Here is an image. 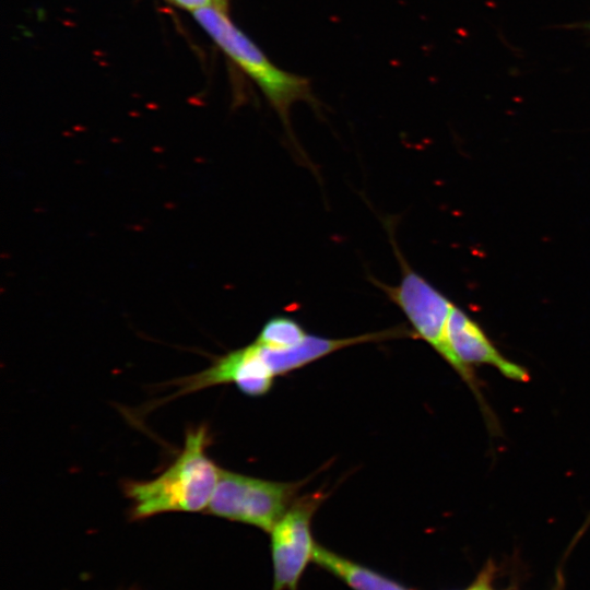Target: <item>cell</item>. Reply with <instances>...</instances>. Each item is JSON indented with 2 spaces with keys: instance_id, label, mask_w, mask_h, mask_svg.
<instances>
[{
  "instance_id": "1",
  "label": "cell",
  "mask_w": 590,
  "mask_h": 590,
  "mask_svg": "<svg viewBox=\"0 0 590 590\" xmlns=\"http://www.w3.org/2000/svg\"><path fill=\"white\" fill-rule=\"evenodd\" d=\"M209 444L205 425L190 428L182 450L157 477L123 481V494L131 502L130 518L142 520L164 512L206 510L222 470L208 456Z\"/></svg>"
},
{
  "instance_id": "2",
  "label": "cell",
  "mask_w": 590,
  "mask_h": 590,
  "mask_svg": "<svg viewBox=\"0 0 590 590\" xmlns=\"http://www.w3.org/2000/svg\"><path fill=\"white\" fill-rule=\"evenodd\" d=\"M387 228L401 268V279L397 285L374 278L370 281L402 310L414 335L428 343L455 369L481 403L487 421H492L475 374L457 358L447 340V323L455 304L408 263L392 237L391 226L387 225Z\"/></svg>"
},
{
  "instance_id": "3",
  "label": "cell",
  "mask_w": 590,
  "mask_h": 590,
  "mask_svg": "<svg viewBox=\"0 0 590 590\" xmlns=\"http://www.w3.org/2000/svg\"><path fill=\"white\" fill-rule=\"evenodd\" d=\"M194 19L213 40L256 82L288 128L290 109L298 101H311L306 79L273 64L266 55L215 9L193 11Z\"/></svg>"
},
{
  "instance_id": "4",
  "label": "cell",
  "mask_w": 590,
  "mask_h": 590,
  "mask_svg": "<svg viewBox=\"0 0 590 590\" xmlns=\"http://www.w3.org/2000/svg\"><path fill=\"white\" fill-rule=\"evenodd\" d=\"M304 483L269 481L222 469L205 512L271 532Z\"/></svg>"
},
{
  "instance_id": "5",
  "label": "cell",
  "mask_w": 590,
  "mask_h": 590,
  "mask_svg": "<svg viewBox=\"0 0 590 590\" xmlns=\"http://www.w3.org/2000/svg\"><path fill=\"white\" fill-rule=\"evenodd\" d=\"M324 497L322 492L296 497L270 532L273 590H296L308 562L312 560L316 543L310 524Z\"/></svg>"
},
{
  "instance_id": "6",
  "label": "cell",
  "mask_w": 590,
  "mask_h": 590,
  "mask_svg": "<svg viewBox=\"0 0 590 590\" xmlns=\"http://www.w3.org/2000/svg\"><path fill=\"white\" fill-rule=\"evenodd\" d=\"M274 377L262 357L260 346L252 342L216 357L211 366L200 373L174 381L179 389L170 398L225 384L236 385L247 396L260 397L270 391Z\"/></svg>"
},
{
  "instance_id": "7",
  "label": "cell",
  "mask_w": 590,
  "mask_h": 590,
  "mask_svg": "<svg viewBox=\"0 0 590 590\" xmlns=\"http://www.w3.org/2000/svg\"><path fill=\"white\" fill-rule=\"evenodd\" d=\"M447 340L453 354L467 367L489 365L508 379L530 380L528 370L505 357L481 326L457 305H453L448 319Z\"/></svg>"
},
{
  "instance_id": "8",
  "label": "cell",
  "mask_w": 590,
  "mask_h": 590,
  "mask_svg": "<svg viewBox=\"0 0 590 590\" xmlns=\"http://www.w3.org/2000/svg\"><path fill=\"white\" fill-rule=\"evenodd\" d=\"M401 337H414V334L412 331L406 330L402 326L380 332H373L350 338L335 339L307 334L299 344L286 350H272L260 344L259 346L263 359L274 376H282L295 369L302 368L305 365L343 347Z\"/></svg>"
},
{
  "instance_id": "9",
  "label": "cell",
  "mask_w": 590,
  "mask_h": 590,
  "mask_svg": "<svg viewBox=\"0 0 590 590\" xmlns=\"http://www.w3.org/2000/svg\"><path fill=\"white\" fill-rule=\"evenodd\" d=\"M312 560L353 590H410L394 580L316 544Z\"/></svg>"
},
{
  "instance_id": "10",
  "label": "cell",
  "mask_w": 590,
  "mask_h": 590,
  "mask_svg": "<svg viewBox=\"0 0 590 590\" xmlns=\"http://www.w3.org/2000/svg\"><path fill=\"white\" fill-rule=\"evenodd\" d=\"M307 334L295 319L275 316L263 324L255 342L272 350H286L299 344Z\"/></svg>"
},
{
  "instance_id": "11",
  "label": "cell",
  "mask_w": 590,
  "mask_h": 590,
  "mask_svg": "<svg viewBox=\"0 0 590 590\" xmlns=\"http://www.w3.org/2000/svg\"><path fill=\"white\" fill-rule=\"evenodd\" d=\"M177 5L188 10L215 9L226 13L228 0H172Z\"/></svg>"
}]
</instances>
